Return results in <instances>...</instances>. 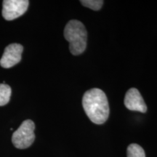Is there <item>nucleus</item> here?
I'll use <instances>...</instances> for the list:
<instances>
[{"instance_id": "nucleus-1", "label": "nucleus", "mask_w": 157, "mask_h": 157, "mask_svg": "<svg viewBox=\"0 0 157 157\" xmlns=\"http://www.w3.org/2000/svg\"><path fill=\"white\" fill-rule=\"evenodd\" d=\"M82 105L89 119L96 124H102L109 116V105L106 95L103 90L93 88L84 93Z\"/></svg>"}, {"instance_id": "nucleus-2", "label": "nucleus", "mask_w": 157, "mask_h": 157, "mask_svg": "<svg viewBox=\"0 0 157 157\" xmlns=\"http://www.w3.org/2000/svg\"><path fill=\"white\" fill-rule=\"evenodd\" d=\"M64 37L69 42V50L74 56H78L87 48V32L83 23L71 20L64 29Z\"/></svg>"}, {"instance_id": "nucleus-3", "label": "nucleus", "mask_w": 157, "mask_h": 157, "mask_svg": "<svg viewBox=\"0 0 157 157\" xmlns=\"http://www.w3.org/2000/svg\"><path fill=\"white\" fill-rule=\"evenodd\" d=\"M35 124L31 119L25 120L12 136V142L15 148L25 149L30 147L35 140Z\"/></svg>"}, {"instance_id": "nucleus-4", "label": "nucleus", "mask_w": 157, "mask_h": 157, "mask_svg": "<svg viewBox=\"0 0 157 157\" xmlns=\"http://www.w3.org/2000/svg\"><path fill=\"white\" fill-rule=\"evenodd\" d=\"M27 0H5L2 4V16L7 21H13L23 15L28 10Z\"/></svg>"}, {"instance_id": "nucleus-5", "label": "nucleus", "mask_w": 157, "mask_h": 157, "mask_svg": "<svg viewBox=\"0 0 157 157\" xmlns=\"http://www.w3.org/2000/svg\"><path fill=\"white\" fill-rule=\"evenodd\" d=\"M23 47L21 44L13 43L5 49L3 56L0 59V65L5 68H10L20 63L22 57Z\"/></svg>"}, {"instance_id": "nucleus-6", "label": "nucleus", "mask_w": 157, "mask_h": 157, "mask_svg": "<svg viewBox=\"0 0 157 157\" xmlns=\"http://www.w3.org/2000/svg\"><path fill=\"white\" fill-rule=\"evenodd\" d=\"M124 105L130 111L146 113L147 105L140 92L135 88H131L127 92L124 98Z\"/></svg>"}, {"instance_id": "nucleus-7", "label": "nucleus", "mask_w": 157, "mask_h": 157, "mask_svg": "<svg viewBox=\"0 0 157 157\" xmlns=\"http://www.w3.org/2000/svg\"><path fill=\"white\" fill-rule=\"evenodd\" d=\"M12 94L11 87L5 83L0 84V106L9 103Z\"/></svg>"}, {"instance_id": "nucleus-8", "label": "nucleus", "mask_w": 157, "mask_h": 157, "mask_svg": "<svg viewBox=\"0 0 157 157\" xmlns=\"http://www.w3.org/2000/svg\"><path fill=\"white\" fill-rule=\"evenodd\" d=\"M127 157H146V154L140 146L132 143L127 148Z\"/></svg>"}, {"instance_id": "nucleus-9", "label": "nucleus", "mask_w": 157, "mask_h": 157, "mask_svg": "<svg viewBox=\"0 0 157 157\" xmlns=\"http://www.w3.org/2000/svg\"><path fill=\"white\" fill-rule=\"evenodd\" d=\"M82 5L93 10H101L104 2L103 0H82L80 1Z\"/></svg>"}]
</instances>
